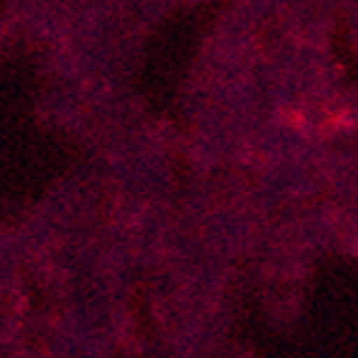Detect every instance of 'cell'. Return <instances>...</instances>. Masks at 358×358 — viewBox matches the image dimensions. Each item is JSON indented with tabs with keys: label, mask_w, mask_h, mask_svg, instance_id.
<instances>
[]
</instances>
